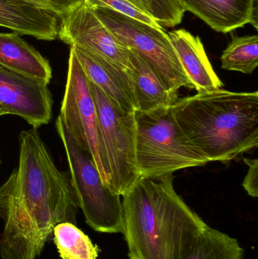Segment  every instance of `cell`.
I'll list each match as a JSON object with an SVG mask.
<instances>
[{
    "mask_svg": "<svg viewBox=\"0 0 258 259\" xmlns=\"http://www.w3.org/2000/svg\"><path fill=\"white\" fill-rule=\"evenodd\" d=\"M128 71L133 81L136 111L171 107L178 100V94L167 91L149 65L131 50Z\"/></svg>",
    "mask_w": 258,
    "mask_h": 259,
    "instance_id": "2e32d148",
    "label": "cell"
},
{
    "mask_svg": "<svg viewBox=\"0 0 258 259\" xmlns=\"http://www.w3.org/2000/svg\"><path fill=\"white\" fill-rule=\"evenodd\" d=\"M85 3L92 9L106 8L153 27H162L140 0H85Z\"/></svg>",
    "mask_w": 258,
    "mask_h": 259,
    "instance_id": "ffe728a7",
    "label": "cell"
},
{
    "mask_svg": "<svg viewBox=\"0 0 258 259\" xmlns=\"http://www.w3.org/2000/svg\"><path fill=\"white\" fill-rule=\"evenodd\" d=\"M48 85L0 66V106L8 115L21 117L33 128L48 124L53 97Z\"/></svg>",
    "mask_w": 258,
    "mask_h": 259,
    "instance_id": "30bf717a",
    "label": "cell"
},
{
    "mask_svg": "<svg viewBox=\"0 0 258 259\" xmlns=\"http://www.w3.org/2000/svg\"><path fill=\"white\" fill-rule=\"evenodd\" d=\"M257 65V35L233 36L231 42L221 56V68L227 71L251 74Z\"/></svg>",
    "mask_w": 258,
    "mask_h": 259,
    "instance_id": "d6986e66",
    "label": "cell"
},
{
    "mask_svg": "<svg viewBox=\"0 0 258 259\" xmlns=\"http://www.w3.org/2000/svg\"><path fill=\"white\" fill-rule=\"evenodd\" d=\"M56 124L66 152L79 208L86 224L97 232L124 234L121 195L104 184L92 157L77 145L59 115Z\"/></svg>",
    "mask_w": 258,
    "mask_h": 259,
    "instance_id": "5b68a950",
    "label": "cell"
},
{
    "mask_svg": "<svg viewBox=\"0 0 258 259\" xmlns=\"http://www.w3.org/2000/svg\"><path fill=\"white\" fill-rule=\"evenodd\" d=\"M19 144V164L0 187L2 259H36L56 225L77 224L71 178L56 167L36 129L22 131Z\"/></svg>",
    "mask_w": 258,
    "mask_h": 259,
    "instance_id": "6da1fadb",
    "label": "cell"
},
{
    "mask_svg": "<svg viewBox=\"0 0 258 259\" xmlns=\"http://www.w3.org/2000/svg\"><path fill=\"white\" fill-rule=\"evenodd\" d=\"M38 7L54 14L58 18L63 16L85 3V0H29Z\"/></svg>",
    "mask_w": 258,
    "mask_h": 259,
    "instance_id": "7402d4cb",
    "label": "cell"
},
{
    "mask_svg": "<svg viewBox=\"0 0 258 259\" xmlns=\"http://www.w3.org/2000/svg\"><path fill=\"white\" fill-rule=\"evenodd\" d=\"M0 27L48 41L59 31L57 17L29 0H0Z\"/></svg>",
    "mask_w": 258,
    "mask_h": 259,
    "instance_id": "4fadbf2b",
    "label": "cell"
},
{
    "mask_svg": "<svg viewBox=\"0 0 258 259\" xmlns=\"http://www.w3.org/2000/svg\"><path fill=\"white\" fill-rule=\"evenodd\" d=\"M162 27H174L182 22L184 10L179 0H140Z\"/></svg>",
    "mask_w": 258,
    "mask_h": 259,
    "instance_id": "44dd1931",
    "label": "cell"
},
{
    "mask_svg": "<svg viewBox=\"0 0 258 259\" xmlns=\"http://www.w3.org/2000/svg\"><path fill=\"white\" fill-rule=\"evenodd\" d=\"M71 50L89 81L124 113L136 112L134 90L128 70L77 46L71 47Z\"/></svg>",
    "mask_w": 258,
    "mask_h": 259,
    "instance_id": "8fae6325",
    "label": "cell"
},
{
    "mask_svg": "<svg viewBox=\"0 0 258 259\" xmlns=\"http://www.w3.org/2000/svg\"><path fill=\"white\" fill-rule=\"evenodd\" d=\"M171 111L186 143L208 162H228L257 146V91L198 92Z\"/></svg>",
    "mask_w": 258,
    "mask_h": 259,
    "instance_id": "3957f363",
    "label": "cell"
},
{
    "mask_svg": "<svg viewBox=\"0 0 258 259\" xmlns=\"http://www.w3.org/2000/svg\"><path fill=\"white\" fill-rule=\"evenodd\" d=\"M92 9L117 39L149 65L167 91L178 94L182 88L194 89L164 28L153 27L106 8Z\"/></svg>",
    "mask_w": 258,
    "mask_h": 259,
    "instance_id": "8992f818",
    "label": "cell"
},
{
    "mask_svg": "<svg viewBox=\"0 0 258 259\" xmlns=\"http://www.w3.org/2000/svg\"><path fill=\"white\" fill-rule=\"evenodd\" d=\"M168 34L194 89L198 92L222 89L224 83L214 71L199 36L184 29Z\"/></svg>",
    "mask_w": 258,
    "mask_h": 259,
    "instance_id": "5bb4252c",
    "label": "cell"
},
{
    "mask_svg": "<svg viewBox=\"0 0 258 259\" xmlns=\"http://www.w3.org/2000/svg\"><path fill=\"white\" fill-rule=\"evenodd\" d=\"M53 234L61 258L98 259V246L74 224L61 222L55 226Z\"/></svg>",
    "mask_w": 258,
    "mask_h": 259,
    "instance_id": "ac0fdd59",
    "label": "cell"
},
{
    "mask_svg": "<svg viewBox=\"0 0 258 259\" xmlns=\"http://www.w3.org/2000/svg\"><path fill=\"white\" fill-rule=\"evenodd\" d=\"M213 30L227 33L247 24L257 29V0H179Z\"/></svg>",
    "mask_w": 258,
    "mask_h": 259,
    "instance_id": "7c38bea8",
    "label": "cell"
},
{
    "mask_svg": "<svg viewBox=\"0 0 258 259\" xmlns=\"http://www.w3.org/2000/svg\"><path fill=\"white\" fill-rule=\"evenodd\" d=\"M244 252L236 238L208 225L183 259H242Z\"/></svg>",
    "mask_w": 258,
    "mask_h": 259,
    "instance_id": "e0dca14e",
    "label": "cell"
},
{
    "mask_svg": "<svg viewBox=\"0 0 258 259\" xmlns=\"http://www.w3.org/2000/svg\"><path fill=\"white\" fill-rule=\"evenodd\" d=\"M122 196L130 259H183L208 226L177 194L173 175L140 177Z\"/></svg>",
    "mask_w": 258,
    "mask_h": 259,
    "instance_id": "7a4b0ae2",
    "label": "cell"
},
{
    "mask_svg": "<svg viewBox=\"0 0 258 259\" xmlns=\"http://www.w3.org/2000/svg\"><path fill=\"white\" fill-rule=\"evenodd\" d=\"M6 115H8V112H6V110L4 109V108L2 107V106H0V117Z\"/></svg>",
    "mask_w": 258,
    "mask_h": 259,
    "instance_id": "cb8c5ba5",
    "label": "cell"
},
{
    "mask_svg": "<svg viewBox=\"0 0 258 259\" xmlns=\"http://www.w3.org/2000/svg\"><path fill=\"white\" fill-rule=\"evenodd\" d=\"M59 116L77 145L92 157L103 182L110 188V170L100 137L95 100L89 80L71 50Z\"/></svg>",
    "mask_w": 258,
    "mask_h": 259,
    "instance_id": "ba28073f",
    "label": "cell"
},
{
    "mask_svg": "<svg viewBox=\"0 0 258 259\" xmlns=\"http://www.w3.org/2000/svg\"><path fill=\"white\" fill-rule=\"evenodd\" d=\"M135 121L136 158L140 177L165 176L207 164V160L185 141L171 107L136 111Z\"/></svg>",
    "mask_w": 258,
    "mask_h": 259,
    "instance_id": "277c9868",
    "label": "cell"
},
{
    "mask_svg": "<svg viewBox=\"0 0 258 259\" xmlns=\"http://www.w3.org/2000/svg\"><path fill=\"white\" fill-rule=\"evenodd\" d=\"M89 84L110 170V188L123 196L140 178L136 158L135 112L124 113L96 85L90 81Z\"/></svg>",
    "mask_w": 258,
    "mask_h": 259,
    "instance_id": "52a82bcc",
    "label": "cell"
},
{
    "mask_svg": "<svg viewBox=\"0 0 258 259\" xmlns=\"http://www.w3.org/2000/svg\"><path fill=\"white\" fill-rule=\"evenodd\" d=\"M244 162L248 166L242 186L245 191L251 197L258 196V160L257 158H244Z\"/></svg>",
    "mask_w": 258,
    "mask_h": 259,
    "instance_id": "603a6c76",
    "label": "cell"
},
{
    "mask_svg": "<svg viewBox=\"0 0 258 259\" xmlns=\"http://www.w3.org/2000/svg\"><path fill=\"white\" fill-rule=\"evenodd\" d=\"M59 18L58 37L65 44L84 49L129 69L130 50L117 39L86 3Z\"/></svg>",
    "mask_w": 258,
    "mask_h": 259,
    "instance_id": "9c48e42d",
    "label": "cell"
},
{
    "mask_svg": "<svg viewBox=\"0 0 258 259\" xmlns=\"http://www.w3.org/2000/svg\"><path fill=\"white\" fill-rule=\"evenodd\" d=\"M0 66L49 83V62L18 33H0Z\"/></svg>",
    "mask_w": 258,
    "mask_h": 259,
    "instance_id": "9a60e30c",
    "label": "cell"
}]
</instances>
